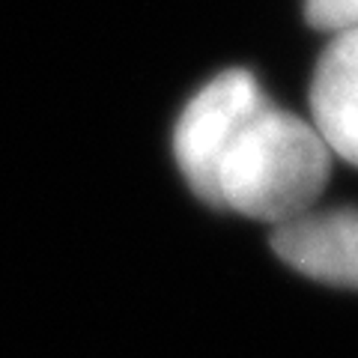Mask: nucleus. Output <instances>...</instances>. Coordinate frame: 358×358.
Returning <instances> with one entry per match:
<instances>
[{"instance_id":"nucleus-1","label":"nucleus","mask_w":358,"mask_h":358,"mask_svg":"<svg viewBox=\"0 0 358 358\" xmlns=\"http://www.w3.org/2000/svg\"><path fill=\"white\" fill-rule=\"evenodd\" d=\"M331 150L310 122L266 105L233 138L218 167L224 209L284 224L308 212L331 173Z\"/></svg>"},{"instance_id":"nucleus-2","label":"nucleus","mask_w":358,"mask_h":358,"mask_svg":"<svg viewBox=\"0 0 358 358\" xmlns=\"http://www.w3.org/2000/svg\"><path fill=\"white\" fill-rule=\"evenodd\" d=\"M266 105L268 99L263 96L260 84L245 69L221 72L185 105L173 131V152L188 185L209 206L224 209L218 192L221 159L230 150L233 138L245 129V122Z\"/></svg>"},{"instance_id":"nucleus-3","label":"nucleus","mask_w":358,"mask_h":358,"mask_svg":"<svg viewBox=\"0 0 358 358\" xmlns=\"http://www.w3.org/2000/svg\"><path fill=\"white\" fill-rule=\"evenodd\" d=\"M268 242L296 272L331 287L358 289V209L301 212L275 224Z\"/></svg>"},{"instance_id":"nucleus-4","label":"nucleus","mask_w":358,"mask_h":358,"mask_svg":"<svg viewBox=\"0 0 358 358\" xmlns=\"http://www.w3.org/2000/svg\"><path fill=\"white\" fill-rule=\"evenodd\" d=\"M310 114L322 143L358 167V27L322 51L310 78Z\"/></svg>"},{"instance_id":"nucleus-5","label":"nucleus","mask_w":358,"mask_h":358,"mask_svg":"<svg viewBox=\"0 0 358 358\" xmlns=\"http://www.w3.org/2000/svg\"><path fill=\"white\" fill-rule=\"evenodd\" d=\"M305 18L317 30H352L358 27V0H308Z\"/></svg>"}]
</instances>
